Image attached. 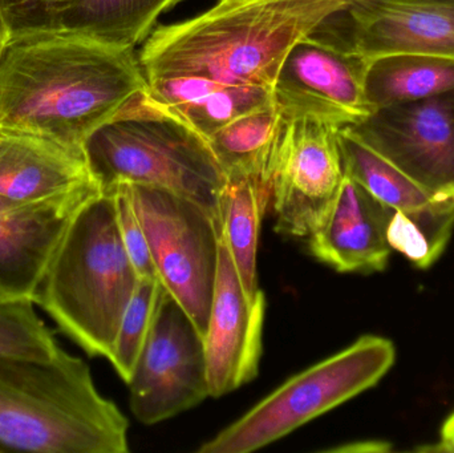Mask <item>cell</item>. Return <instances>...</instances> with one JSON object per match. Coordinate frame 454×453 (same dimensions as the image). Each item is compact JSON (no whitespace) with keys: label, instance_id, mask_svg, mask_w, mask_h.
Masks as SVG:
<instances>
[{"label":"cell","instance_id":"1","mask_svg":"<svg viewBox=\"0 0 454 453\" xmlns=\"http://www.w3.org/2000/svg\"><path fill=\"white\" fill-rule=\"evenodd\" d=\"M146 85L133 48L61 29L8 35L0 50V130L84 149Z\"/></svg>","mask_w":454,"mask_h":453},{"label":"cell","instance_id":"2","mask_svg":"<svg viewBox=\"0 0 454 453\" xmlns=\"http://www.w3.org/2000/svg\"><path fill=\"white\" fill-rule=\"evenodd\" d=\"M354 0H220L205 12L154 27L141 43L146 82L204 77L271 90L296 43Z\"/></svg>","mask_w":454,"mask_h":453},{"label":"cell","instance_id":"3","mask_svg":"<svg viewBox=\"0 0 454 453\" xmlns=\"http://www.w3.org/2000/svg\"><path fill=\"white\" fill-rule=\"evenodd\" d=\"M128 430L82 359L63 348L51 361L0 355V449L127 453Z\"/></svg>","mask_w":454,"mask_h":453},{"label":"cell","instance_id":"4","mask_svg":"<svg viewBox=\"0 0 454 453\" xmlns=\"http://www.w3.org/2000/svg\"><path fill=\"white\" fill-rule=\"evenodd\" d=\"M138 281L114 191H101L72 218L34 302L88 355L108 358Z\"/></svg>","mask_w":454,"mask_h":453},{"label":"cell","instance_id":"5","mask_svg":"<svg viewBox=\"0 0 454 453\" xmlns=\"http://www.w3.org/2000/svg\"><path fill=\"white\" fill-rule=\"evenodd\" d=\"M90 172L108 191L153 186L201 205L223 228L225 172L209 141L143 90L85 141Z\"/></svg>","mask_w":454,"mask_h":453},{"label":"cell","instance_id":"6","mask_svg":"<svg viewBox=\"0 0 454 453\" xmlns=\"http://www.w3.org/2000/svg\"><path fill=\"white\" fill-rule=\"evenodd\" d=\"M394 343L364 335L340 353L288 379L237 422L202 444L200 453L263 449L380 382L392 369Z\"/></svg>","mask_w":454,"mask_h":453},{"label":"cell","instance_id":"7","mask_svg":"<svg viewBox=\"0 0 454 453\" xmlns=\"http://www.w3.org/2000/svg\"><path fill=\"white\" fill-rule=\"evenodd\" d=\"M162 287L207 334L223 228L197 202L153 186L125 184Z\"/></svg>","mask_w":454,"mask_h":453},{"label":"cell","instance_id":"8","mask_svg":"<svg viewBox=\"0 0 454 453\" xmlns=\"http://www.w3.org/2000/svg\"><path fill=\"white\" fill-rule=\"evenodd\" d=\"M127 385L133 415L145 426L165 422L210 398L204 337L165 289Z\"/></svg>","mask_w":454,"mask_h":453},{"label":"cell","instance_id":"9","mask_svg":"<svg viewBox=\"0 0 454 453\" xmlns=\"http://www.w3.org/2000/svg\"><path fill=\"white\" fill-rule=\"evenodd\" d=\"M371 60L347 39L317 31L294 45L278 74L272 98L287 120H319L333 127L357 124L373 113L367 98Z\"/></svg>","mask_w":454,"mask_h":453},{"label":"cell","instance_id":"10","mask_svg":"<svg viewBox=\"0 0 454 453\" xmlns=\"http://www.w3.org/2000/svg\"><path fill=\"white\" fill-rule=\"evenodd\" d=\"M346 128L432 196L454 199V90L376 109Z\"/></svg>","mask_w":454,"mask_h":453},{"label":"cell","instance_id":"11","mask_svg":"<svg viewBox=\"0 0 454 453\" xmlns=\"http://www.w3.org/2000/svg\"><path fill=\"white\" fill-rule=\"evenodd\" d=\"M339 128L319 120H288L271 180L275 230L311 236L343 183Z\"/></svg>","mask_w":454,"mask_h":453},{"label":"cell","instance_id":"12","mask_svg":"<svg viewBox=\"0 0 454 453\" xmlns=\"http://www.w3.org/2000/svg\"><path fill=\"white\" fill-rule=\"evenodd\" d=\"M266 298L247 294L221 236L220 263L204 337L210 396L220 398L255 379L262 356Z\"/></svg>","mask_w":454,"mask_h":453},{"label":"cell","instance_id":"13","mask_svg":"<svg viewBox=\"0 0 454 453\" xmlns=\"http://www.w3.org/2000/svg\"><path fill=\"white\" fill-rule=\"evenodd\" d=\"M98 194H74L31 204L0 199V298L34 301L72 218Z\"/></svg>","mask_w":454,"mask_h":453},{"label":"cell","instance_id":"14","mask_svg":"<svg viewBox=\"0 0 454 453\" xmlns=\"http://www.w3.org/2000/svg\"><path fill=\"white\" fill-rule=\"evenodd\" d=\"M347 42L368 60L394 53L454 59V2L354 0Z\"/></svg>","mask_w":454,"mask_h":453},{"label":"cell","instance_id":"15","mask_svg":"<svg viewBox=\"0 0 454 453\" xmlns=\"http://www.w3.org/2000/svg\"><path fill=\"white\" fill-rule=\"evenodd\" d=\"M394 209L344 175L340 189L317 230L307 237L309 250L340 273H375L388 265V231Z\"/></svg>","mask_w":454,"mask_h":453},{"label":"cell","instance_id":"16","mask_svg":"<svg viewBox=\"0 0 454 453\" xmlns=\"http://www.w3.org/2000/svg\"><path fill=\"white\" fill-rule=\"evenodd\" d=\"M100 191L84 149L0 130V199L31 204Z\"/></svg>","mask_w":454,"mask_h":453},{"label":"cell","instance_id":"17","mask_svg":"<svg viewBox=\"0 0 454 453\" xmlns=\"http://www.w3.org/2000/svg\"><path fill=\"white\" fill-rule=\"evenodd\" d=\"M151 98L209 138L243 114L274 104L272 90L254 85H234L204 77H165L149 80Z\"/></svg>","mask_w":454,"mask_h":453},{"label":"cell","instance_id":"18","mask_svg":"<svg viewBox=\"0 0 454 453\" xmlns=\"http://www.w3.org/2000/svg\"><path fill=\"white\" fill-rule=\"evenodd\" d=\"M287 121L274 103L238 117L210 136L207 141L227 180L251 178L271 188Z\"/></svg>","mask_w":454,"mask_h":453},{"label":"cell","instance_id":"19","mask_svg":"<svg viewBox=\"0 0 454 453\" xmlns=\"http://www.w3.org/2000/svg\"><path fill=\"white\" fill-rule=\"evenodd\" d=\"M180 0H77L58 29L119 48H133L149 36L165 11Z\"/></svg>","mask_w":454,"mask_h":453},{"label":"cell","instance_id":"20","mask_svg":"<svg viewBox=\"0 0 454 453\" xmlns=\"http://www.w3.org/2000/svg\"><path fill=\"white\" fill-rule=\"evenodd\" d=\"M367 98L373 112L454 90V59L394 53L371 60Z\"/></svg>","mask_w":454,"mask_h":453},{"label":"cell","instance_id":"21","mask_svg":"<svg viewBox=\"0 0 454 453\" xmlns=\"http://www.w3.org/2000/svg\"><path fill=\"white\" fill-rule=\"evenodd\" d=\"M271 204V188L251 178L227 180L223 201V237L243 287L251 297L261 294L256 271L262 218Z\"/></svg>","mask_w":454,"mask_h":453},{"label":"cell","instance_id":"22","mask_svg":"<svg viewBox=\"0 0 454 453\" xmlns=\"http://www.w3.org/2000/svg\"><path fill=\"white\" fill-rule=\"evenodd\" d=\"M338 143L344 175L356 181L387 207L399 212H413L442 199L413 183L348 128L338 130Z\"/></svg>","mask_w":454,"mask_h":453},{"label":"cell","instance_id":"23","mask_svg":"<svg viewBox=\"0 0 454 453\" xmlns=\"http://www.w3.org/2000/svg\"><path fill=\"white\" fill-rule=\"evenodd\" d=\"M454 199H442L413 212L394 210L388 237L392 252H399L416 268L434 265L452 238Z\"/></svg>","mask_w":454,"mask_h":453},{"label":"cell","instance_id":"24","mask_svg":"<svg viewBox=\"0 0 454 453\" xmlns=\"http://www.w3.org/2000/svg\"><path fill=\"white\" fill-rule=\"evenodd\" d=\"M28 298H0V355L51 361L60 348Z\"/></svg>","mask_w":454,"mask_h":453},{"label":"cell","instance_id":"25","mask_svg":"<svg viewBox=\"0 0 454 453\" xmlns=\"http://www.w3.org/2000/svg\"><path fill=\"white\" fill-rule=\"evenodd\" d=\"M162 289L159 279L140 278L117 330L106 359L125 383L132 377L136 362L151 332Z\"/></svg>","mask_w":454,"mask_h":453},{"label":"cell","instance_id":"26","mask_svg":"<svg viewBox=\"0 0 454 453\" xmlns=\"http://www.w3.org/2000/svg\"><path fill=\"white\" fill-rule=\"evenodd\" d=\"M77 0H0L8 35L58 29L61 16Z\"/></svg>","mask_w":454,"mask_h":453},{"label":"cell","instance_id":"27","mask_svg":"<svg viewBox=\"0 0 454 453\" xmlns=\"http://www.w3.org/2000/svg\"><path fill=\"white\" fill-rule=\"evenodd\" d=\"M108 191H114L122 242H124L125 249H127L128 255H129L138 277L159 279L153 261H152L151 252H149L145 231L138 220L127 185L119 184Z\"/></svg>","mask_w":454,"mask_h":453},{"label":"cell","instance_id":"28","mask_svg":"<svg viewBox=\"0 0 454 453\" xmlns=\"http://www.w3.org/2000/svg\"><path fill=\"white\" fill-rule=\"evenodd\" d=\"M434 449L442 452H454V412L442 425L439 447Z\"/></svg>","mask_w":454,"mask_h":453},{"label":"cell","instance_id":"29","mask_svg":"<svg viewBox=\"0 0 454 453\" xmlns=\"http://www.w3.org/2000/svg\"><path fill=\"white\" fill-rule=\"evenodd\" d=\"M8 37V31L5 28L4 23H3L2 16H0V50H2L3 44Z\"/></svg>","mask_w":454,"mask_h":453},{"label":"cell","instance_id":"30","mask_svg":"<svg viewBox=\"0 0 454 453\" xmlns=\"http://www.w3.org/2000/svg\"><path fill=\"white\" fill-rule=\"evenodd\" d=\"M404 2H454V0H404Z\"/></svg>","mask_w":454,"mask_h":453}]
</instances>
